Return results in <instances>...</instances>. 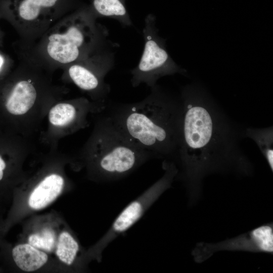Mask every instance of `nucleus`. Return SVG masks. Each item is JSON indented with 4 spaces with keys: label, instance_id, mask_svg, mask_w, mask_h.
Instances as JSON below:
<instances>
[{
    "label": "nucleus",
    "instance_id": "nucleus-1",
    "mask_svg": "<svg viewBox=\"0 0 273 273\" xmlns=\"http://www.w3.org/2000/svg\"><path fill=\"white\" fill-rule=\"evenodd\" d=\"M180 98L183 114L175 158L179 166L176 177L184 183L193 203L201 195L203 179L209 174L232 171L248 175L253 168L240 146L244 129L226 115L204 88L188 84Z\"/></svg>",
    "mask_w": 273,
    "mask_h": 273
},
{
    "label": "nucleus",
    "instance_id": "nucleus-2",
    "mask_svg": "<svg viewBox=\"0 0 273 273\" xmlns=\"http://www.w3.org/2000/svg\"><path fill=\"white\" fill-rule=\"evenodd\" d=\"M182 114L180 98L157 84L141 101L115 105L108 115L138 147L154 158L173 161L178 146Z\"/></svg>",
    "mask_w": 273,
    "mask_h": 273
},
{
    "label": "nucleus",
    "instance_id": "nucleus-3",
    "mask_svg": "<svg viewBox=\"0 0 273 273\" xmlns=\"http://www.w3.org/2000/svg\"><path fill=\"white\" fill-rule=\"evenodd\" d=\"M88 5L63 17L30 47L17 50L47 71L65 68L106 46L107 33Z\"/></svg>",
    "mask_w": 273,
    "mask_h": 273
},
{
    "label": "nucleus",
    "instance_id": "nucleus-4",
    "mask_svg": "<svg viewBox=\"0 0 273 273\" xmlns=\"http://www.w3.org/2000/svg\"><path fill=\"white\" fill-rule=\"evenodd\" d=\"M153 158L129 141L108 115L97 123L83 156L93 178L107 182L124 178Z\"/></svg>",
    "mask_w": 273,
    "mask_h": 273
},
{
    "label": "nucleus",
    "instance_id": "nucleus-5",
    "mask_svg": "<svg viewBox=\"0 0 273 273\" xmlns=\"http://www.w3.org/2000/svg\"><path fill=\"white\" fill-rule=\"evenodd\" d=\"M83 5L80 0H0V18L14 28L19 36L17 50H22Z\"/></svg>",
    "mask_w": 273,
    "mask_h": 273
},
{
    "label": "nucleus",
    "instance_id": "nucleus-6",
    "mask_svg": "<svg viewBox=\"0 0 273 273\" xmlns=\"http://www.w3.org/2000/svg\"><path fill=\"white\" fill-rule=\"evenodd\" d=\"M162 177L128 204L117 216L103 237L86 252L87 261L102 259V253L109 244L134 225L161 195L170 188L178 172L174 161L164 159Z\"/></svg>",
    "mask_w": 273,
    "mask_h": 273
},
{
    "label": "nucleus",
    "instance_id": "nucleus-7",
    "mask_svg": "<svg viewBox=\"0 0 273 273\" xmlns=\"http://www.w3.org/2000/svg\"><path fill=\"white\" fill-rule=\"evenodd\" d=\"M143 33V52L138 64L130 71L133 87L144 83L151 88L163 76L176 73L186 74V70L179 66L167 52L165 39L158 34L153 15L146 17Z\"/></svg>",
    "mask_w": 273,
    "mask_h": 273
},
{
    "label": "nucleus",
    "instance_id": "nucleus-8",
    "mask_svg": "<svg viewBox=\"0 0 273 273\" xmlns=\"http://www.w3.org/2000/svg\"><path fill=\"white\" fill-rule=\"evenodd\" d=\"M114 55L105 46L89 56L71 64L64 69L70 80L81 90L88 93L96 103L106 107L110 91L105 78L114 65Z\"/></svg>",
    "mask_w": 273,
    "mask_h": 273
},
{
    "label": "nucleus",
    "instance_id": "nucleus-9",
    "mask_svg": "<svg viewBox=\"0 0 273 273\" xmlns=\"http://www.w3.org/2000/svg\"><path fill=\"white\" fill-rule=\"evenodd\" d=\"M221 251L273 253V224L265 223L237 237L217 243L200 242L192 252L194 260L201 263Z\"/></svg>",
    "mask_w": 273,
    "mask_h": 273
},
{
    "label": "nucleus",
    "instance_id": "nucleus-10",
    "mask_svg": "<svg viewBox=\"0 0 273 273\" xmlns=\"http://www.w3.org/2000/svg\"><path fill=\"white\" fill-rule=\"evenodd\" d=\"M64 187L65 180L61 175L48 174L30 192L27 198L28 207L34 211L47 207L61 194Z\"/></svg>",
    "mask_w": 273,
    "mask_h": 273
},
{
    "label": "nucleus",
    "instance_id": "nucleus-11",
    "mask_svg": "<svg viewBox=\"0 0 273 273\" xmlns=\"http://www.w3.org/2000/svg\"><path fill=\"white\" fill-rule=\"evenodd\" d=\"M54 253L60 261L68 266L80 269L86 262V253L83 254L78 240L68 230H64L58 234Z\"/></svg>",
    "mask_w": 273,
    "mask_h": 273
},
{
    "label": "nucleus",
    "instance_id": "nucleus-12",
    "mask_svg": "<svg viewBox=\"0 0 273 273\" xmlns=\"http://www.w3.org/2000/svg\"><path fill=\"white\" fill-rule=\"evenodd\" d=\"M12 259L20 270L31 272L43 267L49 260L48 254L29 243L18 244L11 250Z\"/></svg>",
    "mask_w": 273,
    "mask_h": 273
},
{
    "label": "nucleus",
    "instance_id": "nucleus-13",
    "mask_svg": "<svg viewBox=\"0 0 273 273\" xmlns=\"http://www.w3.org/2000/svg\"><path fill=\"white\" fill-rule=\"evenodd\" d=\"M88 6L97 18L114 19L125 26L131 25L125 0H91Z\"/></svg>",
    "mask_w": 273,
    "mask_h": 273
},
{
    "label": "nucleus",
    "instance_id": "nucleus-14",
    "mask_svg": "<svg viewBox=\"0 0 273 273\" xmlns=\"http://www.w3.org/2000/svg\"><path fill=\"white\" fill-rule=\"evenodd\" d=\"M244 135L253 140L262 153L270 169L273 171V127H247Z\"/></svg>",
    "mask_w": 273,
    "mask_h": 273
},
{
    "label": "nucleus",
    "instance_id": "nucleus-15",
    "mask_svg": "<svg viewBox=\"0 0 273 273\" xmlns=\"http://www.w3.org/2000/svg\"><path fill=\"white\" fill-rule=\"evenodd\" d=\"M58 234L51 226H44L31 233L27 242L48 254L54 252Z\"/></svg>",
    "mask_w": 273,
    "mask_h": 273
},
{
    "label": "nucleus",
    "instance_id": "nucleus-16",
    "mask_svg": "<svg viewBox=\"0 0 273 273\" xmlns=\"http://www.w3.org/2000/svg\"><path fill=\"white\" fill-rule=\"evenodd\" d=\"M0 47V74L6 72L14 64L12 59L2 50Z\"/></svg>",
    "mask_w": 273,
    "mask_h": 273
},
{
    "label": "nucleus",
    "instance_id": "nucleus-17",
    "mask_svg": "<svg viewBox=\"0 0 273 273\" xmlns=\"http://www.w3.org/2000/svg\"><path fill=\"white\" fill-rule=\"evenodd\" d=\"M7 167V164L4 159L0 156V182L3 179L5 175V171Z\"/></svg>",
    "mask_w": 273,
    "mask_h": 273
},
{
    "label": "nucleus",
    "instance_id": "nucleus-18",
    "mask_svg": "<svg viewBox=\"0 0 273 273\" xmlns=\"http://www.w3.org/2000/svg\"><path fill=\"white\" fill-rule=\"evenodd\" d=\"M4 33L0 29V47H2L3 42Z\"/></svg>",
    "mask_w": 273,
    "mask_h": 273
}]
</instances>
